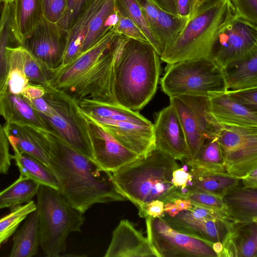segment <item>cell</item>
<instances>
[{
	"mask_svg": "<svg viewBox=\"0 0 257 257\" xmlns=\"http://www.w3.org/2000/svg\"><path fill=\"white\" fill-rule=\"evenodd\" d=\"M49 168L65 200L84 213L97 203L123 201L112 173L48 131Z\"/></svg>",
	"mask_w": 257,
	"mask_h": 257,
	"instance_id": "1",
	"label": "cell"
},
{
	"mask_svg": "<svg viewBox=\"0 0 257 257\" xmlns=\"http://www.w3.org/2000/svg\"><path fill=\"white\" fill-rule=\"evenodd\" d=\"M160 60V55L149 42L122 35L112 76L115 103L134 111L146 106L158 88Z\"/></svg>",
	"mask_w": 257,
	"mask_h": 257,
	"instance_id": "2",
	"label": "cell"
},
{
	"mask_svg": "<svg viewBox=\"0 0 257 257\" xmlns=\"http://www.w3.org/2000/svg\"><path fill=\"white\" fill-rule=\"evenodd\" d=\"M236 17L230 0H215L195 8L176 38L160 59L167 64L196 58L209 60L221 34Z\"/></svg>",
	"mask_w": 257,
	"mask_h": 257,
	"instance_id": "3",
	"label": "cell"
},
{
	"mask_svg": "<svg viewBox=\"0 0 257 257\" xmlns=\"http://www.w3.org/2000/svg\"><path fill=\"white\" fill-rule=\"evenodd\" d=\"M179 168L175 159L155 148L112 174L125 199L139 208L154 200L166 204L180 199L172 182L173 172Z\"/></svg>",
	"mask_w": 257,
	"mask_h": 257,
	"instance_id": "4",
	"label": "cell"
},
{
	"mask_svg": "<svg viewBox=\"0 0 257 257\" xmlns=\"http://www.w3.org/2000/svg\"><path fill=\"white\" fill-rule=\"evenodd\" d=\"M40 246L48 257L61 255L70 233L80 232L85 218L58 189L40 185L37 193Z\"/></svg>",
	"mask_w": 257,
	"mask_h": 257,
	"instance_id": "5",
	"label": "cell"
},
{
	"mask_svg": "<svg viewBox=\"0 0 257 257\" xmlns=\"http://www.w3.org/2000/svg\"><path fill=\"white\" fill-rule=\"evenodd\" d=\"M167 64L160 83L162 90L169 97L192 95L210 98L228 90L223 69L208 59Z\"/></svg>",
	"mask_w": 257,
	"mask_h": 257,
	"instance_id": "6",
	"label": "cell"
},
{
	"mask_svg": "<svg viewBox=\"0 0 257 257\" xmlns=\"http://www.w3.org/2000/svg\"><path fill=\"white\" fill-rule=\"evenodd\" d=\"M43 98L47 102L38 113L48 131L81 154L94 160L87 122L78 102L64 92L49 85Z\"/></svg>",
	"mask_w": 257,
	"mask_h": 257,
	"instance_id": "7",
	"label": "cell"
},
{
	"mask_svg": "<svg viewBox=\"0 0 257 257\" xmlns=\"http://www.w3.org/2000/svg\"><path fill=\"white\" fill-rule=\"evenodd\" d=\"M145 219L147 239L157 257H218L213 243L177 231L162 217Z\"/></svg>",
	"mask_w": 257,
	"mask_h": 257,
	"instance_id": "8",
	"label": "cell"
},
{
	"mask_svg": "<svg viewBox=\"0 0 257 257\" xmlns=\"http://www.w3.org/2000/svg\"><path fill=\"white\" fill-rule=\"evenodd\" d=\"M218 141L228 174L240 179L257 167V127L225 126Z\"/></svg>",
	"mask_w": 257,
	"mask_h": 257,
	"instance_id": "9",
	"label": "cell"
},
{
	"mask_svg": "<svg viewBox=\"0 0 257 257\" xmlns=\"http://www.w3.org/2000/svg\"><path fill=\"white\" fill-rule=\"evenodd\" d=\"M122 37V35L118 34L112 45L91 69L75 83L62 91L78 102L88 99L116 104L112 95V76Z\"/></svg>",
	"mask_w": 257,
	"mask_h": 257,
	"instance_id": "10",
	"label": "cell"
},
{
	"mask_svg": "<svg viewBox=\"0 0 257 257\" xmlns=\"http://www.w3.org/2000/svg\"><path fill=\"white\" fill-rule=\"evenodd\" d=\"M256 48L257 26L236 17L221 34L209 60L223 69Z\"/></svg>",
	"mask_w": 257,
	"mask_h": 257,
	"instance_id": "11",
	"label": "cell"
},
{
	"mask_svg": "<svg viewBox=\"0 0 257 257\" xmlns=\"http://www.w3.org/2000/svg\"><path fill=\"white\" fill-rule=\"evenodd\" d=\"M69 32L45 18L21 45L48 68L56 70L63 62Z\"/></svg>",
	"mask_w": 257,
	"mask_h": 257,
	"instance_id": "12",
	"label": "cell"
},
{
	"mask_svg": "<svg viewBox=\"0 0 257 257\" xmlns=\"http://www.w3.org/2000/svg\"><path fill=\"white\" fill-rule=\"evenodd\" d=\"M84 116L87 122L94 161L102 168L113 173L140 158L119 143L99 124Z\"/></svg>",
	"mask_w": 257,
	"mask_h": 257,
	"instance_id": "13",
	"label": "cell"
},
{
	"mask_svg": "<svg viewBox=\"0 0 257 257\" xmlns=\"http://www.w3.org/2000/svg\"><path fill=\"white\" fill-rule=\"evenodd\" d=\"M153 124L156 149L176 160L182 162L190 158L182 128L172 105L156 113Z\"/></svg>",
	"mask_w": 257,
	"mask_h": 257,
	"instance_id": "14",
	"label": "cell"
},
{
	"mask_svg": "<svg viewBox=\"0 0 257 257\" xmlns=\"http://www.w3.org/2000/svg\"><path fill=\"white\" fill-rule=\"evenodd\" d=\"M82 113L99 124L119 143L139 157H145L156 148L153 123L148 125H140Z\"/></svg>",
	"mask_w": 257,
	"mask_h": 257,
	"instance_id": "15",
	"label": "cell"
},
{
	"mask_svg": "<svg viewBox=\"0 0 257 257\" xmlns=\"http://www.w3.org/2000/svg\"><path fill=\"white\" fill-rule=\"evenodd\" d=\"M117 34L112 31L98 43L81 53L67 65L54 70L49 84L64 91L75 83L96 64L114 41Z\"/></svg>",
	"mask_w": 257,
	"mask_h": 257,
	"instance_id": "16",
	"label": "cell"
},
{
	"mask_svg": "<svg viewBox=\"0 0 257 257\" xmlns=\"http://www.w3.org/2000/svg\"><path fill=\"white\" fill-rule=\"evenodd\" d=\"M162 217L177 231L212 243L224 242L230 232L232 223L222 219L195 218L187 211H182L175 217L164 213Z\"/></svg>",
	"mask_w": 257,
	"mask_h": 257,
	"instance_id": "17",
	"label": "cell"
},
{
	"mask_svg": "<svg viewBox=\"0 0 257 257\" xmlns=\"http://www.w3.org/2000/svg\"><path fill=\"white\" fill-rule=\"evenodd\" d=\"M105 257H152L156 255L147 237L127 219L121 220L112 232Z\"/></svg>",
	"mask_w": 257,
	"mask_h": 257,
	"instance_id": "18",
	"label": "cell"
},
{
	"mask_svg": "<svg viewBox=\"0 0 257 257\" xmlns=\"http://www.w3.org/2000/svg\"><path fill=\"white\" fill-rule=\"evenodd\" d=\"M4 127L10 145L37 159L49 167L48 130L38 127L6 122Z\"/></svg>",
	"mask_w": 257,
	"mask_h": 257,
	"instance_id": "19",
	"label": "cell"
},
{
	"mask_svg": "<svg viewBox=\"0 0 257 257\" xmlns=\"http://www.w3.org/2000/svg\"><path fill=\"white\" fill-rule=\"evenodd\" d=\"M44 18L41 0H15L10 18L11 38L21 45Z\"/></svg>",
	"mask_w": 257,
	"mask_h": 257,
	"instance_id": "20",
	"label": "cell"
},
{
	"mask_svg": "<svg viewBox=\"0 0 257 257\" xmlns=\"http://www.w3.org/2000/svg\"><path fill=\"white\" fill-rule=\"evenodd\" d=\"M227 91L209 98L210 109L216 119L224 126L257 127V111L238 103Z\"/></svg>",
	"mask_w": 257,
	"mask_h": 257,
	"instance_id": "21",
	"label": "cell"
},
{
	"mask_svg": "<svg viewBox=\"0 0 257 257\" xmlns=\"http://www.w3.org/2000/svg\"><path fill=\"white\" fill-rule=\"evenodd\" d=\"M219 257H256L257 222L231 223Z\"/></svg>",
	"mask_w": 257,
	"mask_h": 257,
	"instance_id": "22",
	"label": "cell"
},
{
	"mask_svg": "<svg viewBox=\"0 0 257 257\" xmlns=\"http://www.w3.org/2000/svg\"><path fill=\"white\" fill-rule=\"evenodd\" d=\"M0 115L6 122L31 125L48 131V127L38 112L21 95L8 90L0 94Z\"/></svg>",
	"mask_w": 257,
	"mask_h": 257,
	"instance_id": "23",
	"label": "cell"
},
{
	"mask_svg": "<svg viewBox=\"0 0 257 257\" xmlns=\"http://www.w3.org/2000/svg\"><path fill=\"white\" fill-rule=\"evenodd\" d=\"M222 199L232 221L257 222V188H245L240 183Z\"/></svg>",
	"mask_w": 257,
	"mask_h": 257,
	"instance_id": "24",
	"label": "cell"
},
{
	"mask_svg": "<svg viewBox=\"0 0 257 257\" xmlns=\"http://www.w3.org/2000/svg\"><path fill=\"white\" fill-rule=\"evenodd\" d=\"M105 1L89 0L68 30L67 43L61 66L67 65L78 56L90 23Z\"/></svg>",
	"mask_w": 257,
	"mask_h": 257,
	"instance_id": "25",
	"label": "cell"
},
{
	"mask_svg": "<svg viewBox=\"0 0 257 257\" xmlns=\"http://www.w3.org/2000/svg\"><path fill=\"white\" fill-rule=\"evenodd\" d=\"M223 71L228 90L257 88V48Z\"/></svg>",
	"mask_w": 257,
	"mask_h": 257,
	"instance_id": "26",
	"label": "cell"
},
{
	"mask_svg": "<svg viewBox=\"0 0 257 257\" xmlns=\"http://www.w3.org/2000/svg\"><path fill=\"white\" fill-rule=\"evenodd\" d=\"M78 102L81 111L88 115L111 120L127 121L140 125L153 124L137 111L130 110L117 104L88 99H83Z\"/></svg>",
	"mask_w": 257,
	"mask_h": 257,
	"instance_id": "27",
	"label": "cell"
},
{
	"mask_svg": "<svg viewBox=\"0 0 257 257\" xmlns=\"http://www.w3.org/2000/svg\"><path fill=\"white\" fill-rule=\"evenodd\" d=\"M117 22L115 0H106L91 20L79 55L91 48L109 33Z\"/></svg>",
	"mask_w": 257,
	"mask_h": 257,
	"instance_id": "28",
	"label": "cell"
},
{
	"mask_svg": "<svg viewBox=\"0 0 257 257\" xmlns=\"http://www.w3.org/2000/svg\"><path fill=\"white\" fill-rule=\"evenodd\" d=\"M177 97L189 107L206 141L219 136L225 126L221 124L213 116L209 97L192 95Z\"/></svg>",
	"mask_w": 257,
	"mask_h": 257,
	"instance_id": "29",
	"label": "cell"
},
{
	"mask_svg": "<svg viewBox=\"0 0 257 257\" xmlns=\"http://www.w3.org/2000/svg\"><path fill=\"white\" fill-rule=\"evenodd\" d=\"M40 245L38 217L37 210L31 213L21 229L16 233L9 256L32 257Z\"/></svg>",
	"mask_w": 257,
	"mask_h": 257,
	"instance_id": "30",
	"label": "cell"
},
{
	"mask_svg": "<svg viewBox=\"0 0 257 257\" xmlns=\"http://www.w3.org/2000/svg\"><path fill=\"white\" fill-rule=\"evenodd\" d=\"M169 98L170 104L174 107L178 115L190 154V158L183 161L192 160L197 156L206 140L187 105L177 96Z\"/></svg>",
	"mask_w": 257,
	"mask_h": 257,
	"instance_id": "31",
	"label": "cell"
},
{
	"mask_svg": "<svg viewBox=\"0 0 257 257\" xmlns=\"http://www.w3.org/2000/svg\"><path fill=\"white\" fill-rule=\"evenodd\" d=\"M15 160L20 175L31 179L40 185L51 187L58 190V181L50 169L34 157L19 150L15 146H11Z\"/></svg>",
	"mask_w": 257,
	"mask_h": 257,
	"instance_id": "32",
	"label": "cell"
},
{
	"mask_svg": "<svg viewBox=\"0 0 257 257\" xmlns=\"http://www.w3.org/2000/svg\"><path fill=\"white\" fill-rule=\"evenodd\" d=\"M190 167L192 175L211 172H225L218 137L206 140L197 156L191 161H182Z\"/></svg>",
	"mask_w": 257,
	"mask_h": 257,
	"instance_id": "33",
	"label": "cell"
},
{
	"mask_svg": "<svg viewBox=\"0 0 257 257\" xmlns=\"http://www.w3.org/2000/svg\"><path fill=\"white\" fill-rule=\"evenodd\" d=\"M189 191L210 193L222 197L228 191L241 183L240 179L225 172H211L192 175Z\"/></svg>",
	"mask_w": 257,
	"mask_h": 257,
	"instance_id": "34",
	"label": "cell"
},
{
	"mask_svg": "<svg viewBox=\"0 0 257 257\" xmlns=\"http://www.w3.org/2000/svg\"><path fill=\"white\" fill-rule=\"evenodd\" d=\"M40 184L27 177L20 175L9 187L0 192V209L13 208L32 201Z\"/></svg>",
	"mask_w": 257,
	"mask_h": 257,
	"instance_id": "35",
	"label": "cell"
},
{
	"mask_svg": "<svg viewBox=\"0 0 257 257\" xmlns=\"http://www.w3.org/2000/svg\"><path fill=\"white\" fill-rule=\"evenodd\" d=\"M12 3H3L0 15V94L7 90L9 61L7 47L14 42L10 31Z\"/></svg>",
	"mask_w": 257,
	"mask_h": 257,
	"instance_id": "36",
	"label": "cell"
},
{
	"mask_svg": "<svg viewBox=\"0 0 257 257\" xmlns=\"http://www.w3.org/2000/svg\"><path fill=\"white\" fill-rule=\"evenodd\" d=\"M7 51L9 61L7 90L15 94H21L29 84L24 70L23 47L8 46Z\"/></svg>",
	"mask_w": 257,
	"mask_h": 257,
	"instance_id": "37",
	"label": "cell"
},
{
	"mask_svg": "<svg viewBox=\"0 0 257 257\" xmlns=\"http://www.w3.org/2000/svg\"><path fill=\"white\" fill-rule=\"evenodd\" d=\"M188 19L167 13L159 8L157 37L164 51L176 38Z\"/></svg>",
	"mask_w": 257,
	"mask_h": 257,
	"instance_id": "38",
	"label": "cell"
},
{
	"mask_svg": "<svg viewBox=\"0 0 257 257\" xmlns=\"http://www.w3.org/2000/svg\"><path fill=\"white\" fill-rule=\"evenodd\" d=\"M33 201L11 209V212L0 218V247L7 242L15 232L21 223L36 210Z\"/></svg>",
	"mask_w": 257,
	"mask_h": 257,
	"instance_id": "39",
	"label": "cell"
},
{
	"mask_svg": "<svg viewBox=\"0 0 257 257\" xmlns=\"http://www.w3.org/2000/svg\"><path fill=\"white\" fill-rule=\"evenodd\" d=\"M117 1L160 56L163 53L164 49L159 40L151 30L137 1Z\"/></svg>",
	"mask_w": 257,
	"mask_h": 257,
	"instance_id": "40",
	"label": "cell"
},
{
	"mask_svg": "<svg viewBox=\"0 0 257 257\" xmlns=\"http://www.w3.org/2000/svg\"><path fill=\"white\" fill-rule=\"evenodd\" d=\"M23 58L24 72L29 83L44 87L50 85L54 70L45 66L23 47Z\"/></svg>",
	"mask_w": 257,
	"mask_h": 257,
	"instance_id": "41",
	"label": "cell"
},
{
	"mask_svg": "<svg viewBox=\"0 0 257 257\" xmlns=\"http://www.w3.org/2000/svg\"><path fill=\"white\" fill-rule=\"evenodd\" d=\"M117 22L114 31L117 34L140 41L148 42L147 38L131 19L121 4L115 0Z\"/></svg>",
	"mask_w": 257,
	"mask_h": 257,
	"instance_id": "42",
	"label": "cell"
},
{
	"mask_svg": "<svg viewBox=\"0 0 257 257\" xmlns=\"http://www.w3.org/2000/svg\"><path fill=\"white\" fill-rule=\"evenodd\" d=\"M186 199H189L192 203L219 211L229 217L227 215L226 208L222 198L220 196L202 191H190Z\"/></svg>",
	"mask_w": 257,
	"mask_h": 257,
	"instance_id": "43",
	"label": "cell"
},
{
	"mask_svg": "<svg viewBox=\"0 0 257 257\" xmlns=\"http://www.w3.org/2000/svg\"><path fill=\"white\" fill-rule=\"evenodd\" d=\"M89 0H66L65 10L56 23L62 29L69 30Z\"/></svg>",
	"mask_w": 257,
	"mask_h": 257,
	"instance_id": "44",
	"label": "cell"
},
{
	"mask_svg": "<svg viewBox=\"0 0 257 257\" xmlns=\"http://www.w3.org/2000/svg\"><path fill=\"white\" fill-rule=\"evenodd\" d=\"M237 18L257 25V0H230Z\"/></svg>",
	"mask_w": 257,
	"mask_h": 257,
	"instance_id": "45",
	"label": "cell"
},
{
	"mask_svg": "<svg viewBox=\"0 0 257 257\" xmlns=\"http://www.w3.org/2000/svg\"><path fill=\"white\" fill-rule=\"evenodd\" d=\"M227 92L242 106L257 111V88L227 90Z\"/></svg>",
	"mask_w": 257,
	"mask_h": 257,
	"instance_id": "46",
	"label": "cell"
},
{
	"mask_svg": "<svg viewBox=\"0 0 257 257\" xmlns=\"http://www.w3.org/2000/svg\"><path fill=\"white\" fill-rule=\"evenodd\" d=\"M41 2L44 18L57 23L65 10L66 0H41Z\"/></svg>",
	"mask_w": 257,
	"mask_h": 257,
	"instance_id": "47",
	"label": "cell"
},
{
	"mask_svg": "<svg viewBox=\"0 0 257 257\" xmlns=\"http://www.w3.org/2000/svg\"><path fill=\"white\" fill-rule=\"evenodd\" d=\"M10 143L4 126L0 124V174H6L11 166L12 155L10 153Z\"/></svg>",
	"mask_w": 257,
	"mask_h": 257,
	"instance_id": "48",
	"label": "cell"
},
{
	"mask_svg": "<svg viewBox=\"0 0 257 257\" xmlns=\"http://www.w3.org/2000/svg\"><path fill=\"white\" fill-rule=\"evenodd\" d=\"M164 203L160 200H154L142 205L139 208V215L140 217L147 216L153 217H162L164 214Z\"/></svg>",
	"mask_w": 257,
	"mask_h": 257,
	"instance_id": "49",
	"label": "cell"
},
{
	"mask_svg": "<svg viewBox=\"0 0 257 257\" xmlns=\"http://www.w3.org/2000/svg\"><path fill=\"white\" fill-rule=\"evenodd\" d=\"M197 6V0H176L177 15L189 18Z\"/></svg>",
	"mask_w": 257,
	"mask_h": 257,
	"instance_id": "50",
	"label": "cell"
},
{
	"mask_svg": "<svg viewBox=\"0 0 257 257\" xmlns=\"http://www.w3.org/2000/svg\"><path fill=\"white\" fill-rule=\"evenodd\" d=\"M45 89L41 85L29 84L24 89L21 95L27 100H29L44 96Z\"/></svg>",
	"mask_w": 257,
	"mask_h": 257,
	"instance_id": "51",
	"label": "cell"
},
{
	"mask_svg": "<svg viewBox=\"0 0 257 257\" xmlns=\"http://www.w3.org/2000/svg\"><path fill=\"white\" fill-rule=\"evenodd\" d=\"M172 182L177 188L186 186L190 180H192L193 176L189 172L185 171L183 168H179L173 172Z\"/></svg>",
	"mask_w": 257,
	"mask_h": 257,
	"instance_id": "52",
	"label": "cell"
},
{
	"mask_svg": "<svg viewBox=\"0 0 257 257\" xmlns=\"http://www.w3.org/2000/svg\"><path fill=\"white\" fill-rule=\"evenodd\" d=\"M244 187L257 188V167L252 169L245 176L240 178Z\"/></svg>",
	"mask_w": 257,
	"mask_h": 257,
	"instance_id": "53",
	"label": "cell"
},
{
	"mask_svg": "<svg viewBox=\"0 0 257 257\" xmlns=\"http://www.w3.org/2000/svg\"><path fill=\"white\" fill-rule=\"evenodd\" d=\"M159 8L172 14L177 15L176 0H152Z\"/></svg>",
	"mask_w": 257,
	"mask_h": 257,
	"instance_id": "54",
	"label": "cell"
},
{
	"mask_svg": "<svg viewBox=\"0 0 257 257\" xmlns=\"http://www.w3.org/2000/svg\"><path fill=\"white\" fill-rule=\"evenodd\" d=\"M181 211V210L174 202H168L164 205V212L170 217H175Z\"/></svg>",
	"mask_w": 257,
	"mask_h": 257,
	"instance_id": "55",
	"label": "cell"
},
{
	"mask_svg": "<svg viewBox=\"0 0 257 257\" xmlns=\"http://www.w3.org/2000/svg\"><path fill=\"white\" fill-rule=\"evenodd\" d=\"M174 203L181 211L189 210L192 206L191 201L188 199H177Z\"/></svg>",
	"mask_w": 257,
	"mask_h": 257,
	"instance_id": "56",
	"label": "cell"
},
{
	"mask_svg": "<svg viewBox=\"0 0 257 257\" xmlns=\"http://www.w3.org/2000/svg\"><path fill=\"white\" fill-rule=\"evenodd\" d=\"M212 248L215 252L217 254L218 257L223 249V245L220 242H216L213 243Z\"/></svg>",
	"mask_w": 257,
	"mask_h": 257,
	"instance_id": "57",
	"label": "cell"
},
{
	"mask_svg": "<svg viewBox=\"0 0 257 257\" xmlns=\"http://www.w3.org/2000/svg\"><path fill=\"white\" fill-rule=\"evenodd\" d=\"M212 1H215V0H197V6L201 4L207 3L208 2H210Z\"/></svg>",
	"mask_w": 257,
	"mask_h": 257,
	"instance_id": "58",
	"label": "cell"
},
{
	"mask_svg": "<svg viewBox=\"0 0 257 257\" xmlns=\"http://www.w3.org/2000/svg\"><path fill=\"white\" fill-rule=\"evenodd\" d=\"M15 0H0L1 2L2 3H12Z\"/></svg>",
	"mask_w": 257,
	"mask_h": 257,
	"instance_id": "59",
	"label": "cell"
},
{
	"mask_svg": "<svg viewBox=\"0 0 257 257\" xmlns=\"http://www.w3.org/2000/svg\"><path fill=\"white\" fill-rule=\"evenodd\" d=\"M3 5V3L0 2V15H1L2 9Z\"/></svg>",
	"mask_w": 257,
	"mask_h": 257,
	"instance_id": "60",
	"label": "cell"
}]
</instances>
